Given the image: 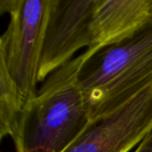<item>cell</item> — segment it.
I'll list each match as a JSON object with an SVG mask.
<instances>
[{
  "label": "cell",
  "instance_id": "4",
  "mask_svg": "<svg viewBox=\"0 0 152 152\" xmlns=\"http://www.w3.org/2000/svg\"><path fill=\"white\" fill-rule=\"evenodd\" d=\"M98 0H51L39 69L38 82L71 61L74 53L91 46V21Z\"/></svg>",
  "mask_w": 152,
  "mask_h": 152
},
{
  "label": "cell",
  "instance_id": "1",
  "mask_svg": "<svg viewBox=\"0 0 152 152\" xmlns=\"http://www.w3.org/2000/svg\"><path fill=\"white\" fill-rule=\"evenodd\" d=\"M51 0H0L10 17L0 38V136H13L37 75Z\"/></svg>",
  "mask_w": 152,
  "mask_h": 152
},
{
  "label": "cell",
  "instance_id": "6",
  "mask_svg": "<svg viewBox=\"0 0 152 152\" xmlns=\"http://www.w3.org/2000/svg\"><path fill=\"white\" fill-rule=\"evenodd\" d=\"M152 20V0H98L91 21L87 51L118 42Z\"/></svg>",
  "mask_w": 152,
  "mask_h": 152
},
{
  "label": "cell",
  "instance_id": "3",
  "mask_svg": "<svg viewBox=\"0 0 152 152\" xmlns=\"http://www.w3.org/2000/svg\"><path fill=\"white\" fill-rule=\"evenodd\" d=\"M84 53L77 79L94 122L152 83V20L118 42Z\"/></svg>",
  "mask_w": 152,
  "mask_h": 152
},
{
  "label": "cell",
  "instance_id": "7",
  "mask_svg": "<svg viewBox=\"0 0 152 152\" xmlns=\"http://www.w3.org/2000/svg\"><path fill=\"white\" fill-rule=\"evenodd\" d=\"M134 152H152V130L141 142Z\"/></svg>",
  "mask_w": 152,
  "mask_h": 152
},
{
  "label": "cell",
  "instance_id": "5",
  "mask_svg": "<svg viewBox=\"0 0 152 152\" xmlns=\"http://www.w3.org/2000/svg\"><path fill=\"white\" fill-rule=\"evenodd\" d=\"M152 130V83L121 107L92 122L64 152H128Z\"/></svg>",
  "mask_w": 152,
  "mask_h": 152
},
{
  "label": "cell",
  "instance_id": "2",
  "mask_svg": "<svg viewBox=\"0 0 152 152\" xmlns=\"http://www.w3.org/2000/svg\"><path fill=\"white\" fill-rule=\"evenodd\" d=\"M85 53L52 73L25 107L12 137L17 152H64L93 122L77 72Z\"/></svg>",
  "mask_w": 152,
  "mask_h": 152
}]
</instances>
